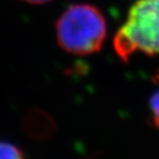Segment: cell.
<instances>
[{
	"mask_svg": "<svg viewBox=\"0 0 159 159\" xmlns=\"http://www.w3.org/2000/svg\"><path fill=\"white\" fill-rule=\"evenodd\" d=\"M60 48L75 56L98 53L107 37V20L95 5L77 3L68 6L55 25Z\"/></svg>",
	"mask_w": 159,
	"mask_h": 159,
	"instance_id": "obj_1",
	"label": "cell"
},
{
	"mask_svg": "<svg viewBox=\"0 0 159 159\" xmlns=\"http://www.w3.org/2000/svg\"><path fill=\"white\" fill-rule=\"evenodd\" d=\"M115 53L128 62L135 53L159 55V0H138L113 40Z\"/></svg>",
	"mask_w": 159,
	"mask_h": 159,
	"instance_id": "obj_2",
	"label": "cell"
},
{
	"mask_svg": "<svg viewBox=\"0 0 159 159\" xmlns=\"http://www.w3.org/2000/svg\"><path fill=\"white\" fill-rule=\"evenodd\" d=\"M24 129L27 134L34 139H44L55 130L53 119L43 111H32L24 120Z\"/></svg>",
	"mask_w": 159,
	"mask_h": 159,
	"instance_id": "obj_3",
	"label": "cell"
},
{
	"mask_svg": "<svg viewBox=\"0 0 159 159\" xmlns=\"http://www.w3.org/2000/svg\"><path fill=\"white\" fill-rule=\"evenodd\" d=\"M0 159H25V156L16 145L0 141Z\"/></svg>",
	"mask_w": 159,
	"mask_h": 159,
	"instance_id": "obj_4",
	"label": "cell"
},
{
	"mask_svg": "<svg viewBox=\"0 0 159 159\" xmlns=\"http://www.w3.org/2000/svg\"><path fill=\"white\" fill-rule=\"evenodd\" d=\"M149 110L152 123L159 129V90L155 92L149 100Z\"/></svg>",
	"mask_w": 159,
	"mask_h": 159,
	"instance_id": "obj_5",
	"label": "cell"
},
{
	"mask_svg": "<svg viewBox=\"0 0 159 159\" xmlns=\"http://www.w3.org/2000/svg\"><path fill=\"white\" fill-rule=\"evenodd\" d=\"M21 1L31 5H41V4H46V3L52 1V0H21Z\"/></svg>",
	"mask_w": 159,
	"mask_h": 159,
	"instance_id": "obj_6",
	"label": "cell"
},
{
	"mask_svg": "<svg viewBox=\"0 0 159 159\" xmlns=\"http://www.w3.org/2000/svg\"><path fill=\"white\" fill-rule=\"evenodd\" d=\"M153 80L155 81V83H156V84L159 85V70L156 72V74H155V75L153 77Z\"/></svg>",
	"mask_w": 159,
	"mask_h": 159,
	"instance_id": "obj_7",
	"label": "cell"
}]
</instances>
